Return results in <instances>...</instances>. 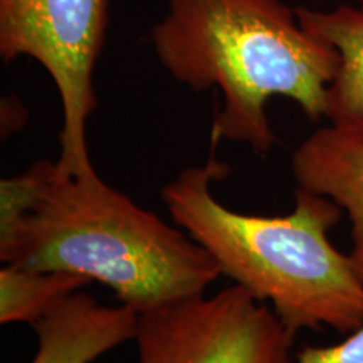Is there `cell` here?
<instances>
[{"mask_svg":"<svg viewBox=\"0 0 363 363\" xmlns=\"http://www.w3.org/2000/svg\"><path fill=\"white\" fill-rule=\"evenodd\" d=\"M152 44L179 83L220 89L211 147L246 143L261 155L276 143L267 101L293 99L318 121L340 67L337 49L308 33L281 0H169Z\"/></svg>","mask_w":363,"mask_h":363,"instance_id":"cell-1","label":"cell"},{"mask_svg":"<svg viewBox=\"0 0 363 363\" xmlns=\"http://www.w3.org/2000/svg\"><path fill=\"white\" fill-rule=\"evenodd\" d=\"M211 147L203 165L182 170L162 189L172 219L207 251L220 274L266 303L286 330L363 326V281L350 256L330 240L342 208L325 195L298 187L291 214H240L220 203L212 184L229 167Z\"/></svg>","mask_w":363,"mask_h":363,"instance_id":"cell-2","label":"cell"},{"mask_svg":"<svg viewBox=\"0 0 363 363\" xmlns=\"http://www.w3.org/2000/svg\"><path fill=\"white\" fill-rule=\"evenodd\" d=\"M33 208L0 238V259L62 271L110 288L120 305L142 313L207 291L220 271L203 247L99 175H72L39 160Z\"/></svg>","mask_w":363,"mask_h":363,"instance_id":"cell-3","label":"cell"},{"mask_svg":"<svg viewBox=\"0 0 363 363\" xmlns=\"http://www.w3.org/2000/svg\"><path fill=\"white\" fill-rule=\"evenodd\" d=\"M111 0H0V56H27L49 72L62 108L61 169L94 174L88 120L96 108L93 74L106 39Z\"/></svg>","mask_w":363,"mask_h":363,"instance_id":"cell-4","label":"cell"},{"mask_svg":"<svg viewBox=\"0 0 363 363\" xmlns=\"http://www.w3.org/2000/svg\"><path fill=\"white\" fill-rule=\"evenodd\" d=\"M294 337L238 284L142 313L136 363H293Z\"/></svg>","mask_w":363,"mask_h":363,"instance_id":"cell-5","label":"cell"},{"mask_svg":"<svg viewBox=\"0 0 363 363\" xmlns=\"http://www.w3.org/2000/svg\"><path fill=\"white\" fill-rule=\"evenodd\" d=\"M298 187L325 195L352 224L350 261L363 281V128L333 125L316 130L291 157Z\"/></svg>","mask_w":363,"mask_h":363,"instance_id":"cell-6","label":"cell"},{"mask_svg":"<svg viewBox=\"0 0 363 363\" xmlns=\"http://www.w3.org/2000/svg\"><path fill=\"white\" fill-rule=\"evenodd\" d=\"M140 315L128 306H106L78 291L40 318L33 328L38 352L30 363H93L135 340Z\"/></svg>","mask_w":363,"mask_h":363,"instance_id":"cell-7","label":"cell"},{"mask_svg":"<svg viewBox=\"0 0 363 363\" xmlns=\"http://www.w3.org/2000/svg\"><path fill=\"white\" fill-rule=\"evenodd\" d=\"M301 26L337 49L340 67L328 89L326 118L333 125L363 128V7L335 11L296 9Z\"/></svg>","mask_w":363,"mask_h":363,"instance_id":"cell-8","label":"cell"},{"mask_svg":"<svg viewBox=\"0 0 363 363\" xmlns=\"http://www.w3.org/2000/svg\"><path fill=\"white\" fill-rule=\"evenodd\" d=\"M91 281L62 271L7 264L0 271V323H38Z\"/></svg>","mask_w":363,"mask_h":363,"instance_id":"cell-9","label":"cell"},{"mask_svg":"<svg viewBox=\"0 0 363 363\" xmlns=\"http://www.w3.org/2000/svg\"><path fill=\"white\" fill-rule=\"evenodd\" d=\"M293 363H363V326L348 333L340 343L301 348Z\"/></svg>","mask_w":363,"mask_h":363,"instance_id":"cell-10","label":"cell"},{"mask_svg":"<svg viewBox=\"0 0 363 363\" xmlns=\"http://www.w3.org/2000/svg\"><path fill=\"white\" fill-rule=\"evenodd\" d=\"M360 2H362V7H363V0H360Z\"/></svg>","mask_w":363,"mask_h":363,"instance_id":"cell-11","label":"cell"}]
</instances>
